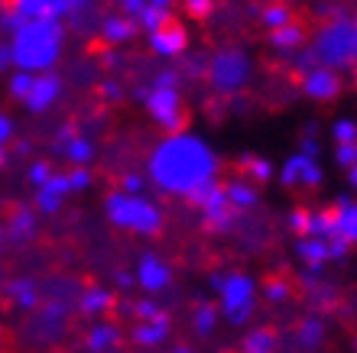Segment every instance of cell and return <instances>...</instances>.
I'll use <instances>...</instances> for the list:
<instances>
[{
  "mask_svg": "<svg viewBox=\"0 0 357 353\" xmlns=\"http://www.w3.org/2000/svg\"><path fill=\"white\" fill-rule=\"evenodd\" d=\"M218 162L215 149L208 146L202 136L195 133H169L166 140L156 143L150 156V178L153 185L176 198H192L202 188L215 185L218 182Z\"/></svg>",
  "mask_w": 357,
  "mask_h": 353,
  "instance_id": "obj_1",
  "label": "cell"
},
{
  "mask_svg": "<svg viewBox=\"0 0 357 353\" xmlns=\"http://www.w3.org/2000/svg\"><path fill=\"white\" fill-rule=\"evenodd\" d=\"M62 46H66L62 19H29L10 33V56L13 68L20 72H52L62 56Z\"/></svg>",
  "mask_w": 357,
  "mask_h": 353,
  "instance_id": "obj_2",
  "label": "cell"
},
{
  "mask_svg": "<svg viewBox=\"0 0 357 353\" xmlns=\"http://www.w3.org/2000/svg\"><path fill=\"white\" fill-rule=\"evenodd\" d=\"M309 65H325L331 72H354L357 68V19L335 13L315 33L309 52L299 58V72Z\"/></svg>",
  "mask_w": 357,
  "mask_h": 353,
  "instance_id": "obj_3",
  "label": "cell"
},
{
  "mask_svg": "<svg viewBox=\"0 0 357 353\" xmlns=\"http://www.w3.org/2000/svg\"><path fill=\"white\" fill-rule=\"evenodd\" d=\"M104 211H107V221L121 230L130 233H143V237H153L160 233L162 227V214L160 207L153 205L146 195H127V191H111L104 198Z\"/></svg>",
  "mask_w": 357,
  "mask_h": 353,
  "instance_id": "obj_4",
  "label": "cell"
},
{
  "mask_svg": "<svg viewBox=\"0 0 357 353\" xmlns=\"http://www.w3.org/2000/svg\"><path fill=\"white\" fill-rule=\"evenodd\" d=\"M146 113L160 123L166 133H178L185 127V111H182V94H178V72L166 68L153 78L146 91H140Z\"/></svg>",
  "mask_w": 357,
  "mask_h": 353,
  "instance_id": "obj_5",
  "label": "cell"
},
{
  "mask_svg": "<svg viewBox=\"0 0 357 353\" xmlns=\"http://www.w3.org/2000/svg\"><path fill=\"white\" fill-rule=\"evenodd\" d=\"M250 74H254V62H250V56H247L244 49H237V46L218 49L205 65V78L211 84V91L225 94V97L244 91L247 84H250Z\"/></svg>",
  "mask_w": 357,
  "mask_h": 353,
  "instance_id": "obj_6",
  "label": "cell"
},
{
  "mask_svg": "<svg viewBox=\"0 0 357 353\" xmlns=\"http://www.w3.org/2000/svg\"><path fill=\"white\" fill-rule=\"evenodd\" d=\"M211 288L221 298V311L234 327H244L254 315V298L257 285L247 272H215L211 276Z\"/></svg>",
  "mask_w": 357,
  "mask_h": 353,
  "instance_id": "obj_7",
  "label": "cell"
},
{
  "mask_svg": "<svg viewBox=\"0 0 357 353\" xmlns=\"http://www.w3.org/2000/svg\"><path fill=\"white\" fill-rule=\"evenodd\" d=\"M91 185V172L82 166H72L68 172H52V178H49L46 185L36 188V205L43 214H56L59 207L66 205L68 195H75V191H85V188Z\"/></svg>",
  "mask_w": 357,
  "mask_h": 353,
  "instance_id": "obj_8",
  "label": "cell"
},
{
  "mask_svg": "<svg viewBox=\"0 0 357 353\" xmlns=\"http://www.w3.org/2000/svg\"><path fill=\"white\" fill-rule=\"evenodd\" d=\"M188 205H195L198 211H202V223H205V230H211V233H227L237 223V211L231 207V201H227L225 185H218V182L202 188L198 195H192Z\"/></svg>",
  "mask_w": 357,
  "mask_h": 353,
  "instance_id": "obj_9",
  "label": "cell"
},
{
  "mask_svg": "<svg viewBox=\"0 0 357 353\" xmlns=\"http://www.w3.org/2000/svg\"><path fill=\"white\" fill-rule=\"evenodd\" d=\"M321 178H325V172H321L319 159L305 156V152H292L282 162V172H280V182L286 188H319Z\"/></svg>",
  "mask_w": 357,
  "mask_h": 353,
  "instance_id": "obj_10",
  "label": "cell"
},
{
  "mask_svg": "<svg viewBox=\"0 0 357 353\" xmlns=\"http://www.w3.org/2000/svg\"><path fill=\"white\" fill-rule=\"evenodd\" d=\"M299 88L309 101H319V104L335 101L341 91V74L325 65H309V68H302V74H299Z\"/></svg>",
  "mask_w": 357,
  "mask_h": 353,
  "instance_id": "obj_11",
  "label": "cell"
},
{
  "mask_svg": "<svg viewBox=\"0 0 357 353\" xmlns=\"http://www.w3.org/2000/svg\"><path fill=\"white\" fill-rule=\"evenodd\" d=\"M29 19H56L52 0H7V7L0 10V26L10 33Z\"/></svg>",
  "mask_w": 357,
  "mask_h": 353,
  "instance_id": "obj_12",
  "label": "cell"
},
{
  "mask_svg": "<svg viewBox=\"0 0 357 353\" xmlns=\"http://www.w3.org/2000/svg\"><path fill=\"white\" fill-rule=\"evenodd\" d=\"M59 94H62L59 74L39 72V74H33V84H29V94L23 97V107H26L29 113H46L49 107L59 101Z\"/></svg>",
  "mask_w": 357,
  "mask_h": 353,
  "instance_id": "obj_13",
  "label": "cell"
},
{
  "mask_svg": "<svg viewBox=\"0 0 357 353\" xmlns=\"http://www.w3.org/2000/svg\"><path fill=\"white\" fill-rule=\"evenodd\" d=\"M146 39H150V49L160 58H178L182 52H185V46H188L185 26H182V23H176V19H169V23H162L160 29L146 33Z\"/></svg>",
  "mask_w": 357,
  "mask_h": 353,
  "instance_id": "obj_14",
  "label": "cell"
},
{
  "mask_svg": "<svg viewBox=\"0 0 357 353\" xmlns=\"http://www.w3.org/2000/svg\"><path fill=\"white\" fill-rule=\"evenodd\" d=\"M133 279H137V285L146 288L150 295H156L162 288H169L172 269H169V262L160 260L156 253H143L140 262H137V269H133Z\"/></svg>",
  "mask_w": 357,
  "mask_h": 353,
  "instance_id": "obj_15",
  "label": "cell"
},
{
  "mask_svg": "<svg viewBox=\"0 0 357 353\" xmlns=\"http://www.w3.org/2000/svg\"><path fill=\"white\" fill-rule=\"evenodd\" d=\"M56 146L62 149V156H66L72 166L88 168V162L94 159V143L88 140V136H82L75 127H62L56 136Z\"/></svg>",
  "mask_w": 357,
  "mask_h": 353,
  "instance_id": "obj_16",
  "label": "cell"
},
{
  "mask_svg": "<svg viewBox=\"0 0 357 353\" xmlns=\"http://www.w3.org/2000/svg\"><path fill=\"white\" fill-rule=\"evenodd\" d=\"M296 253H299V260L309 266V272H319L325 262L335 260V253H331V237H299Z\"/></svg>",
  "mask_w": 357,
  "mask_h": 353,
  "instance_id": "obj_17",
  "label": "cell"
},
{
  "mask_svg": "<svg viewBox=\"0 0 357 353\" xmlns=\"http://www.w3.org/2000/svg\"><path fill=\"white\" fill-rule=\"evenodd\" d=\"M169 315L166 311H160L156 317H150V321H140V324L133 327V344L137 347H160L166 337H169Z\"/></svg>",
  "mask_w": 357,
  "mask_h": 353,
  "instance_id": "obj_18",
  "label": "cell"
},
{
  "mask_svg": "<svg viewBox=\"0 0 357 353\" xmlns=\"http://www.w3.org/2000/svg\"><path fill=\"white\" fill-rule=\"evenodd\" d=\"M225 195L234 211H254V207L260 205V191H257V185L247 182V178H231L225 185Z\"/></svg>",
  "mask_w": 357,
  "mask_h": 353,
  "instance_id": "obj_19",
  "label": "cell"
},
{
  "mask_svg": "<svg viewBox=\"0 0 357 353\" xmlns=\"http://www.w3.org/2000/svg\"><path fill=\"white\" fill-rule=\"evenodd\" d=\"M133 33H137V23H133L127 13H114V17H107L101 23V39L107 42V46H123V42H130Z\"/></svg>",
  "mask_w": 357,
  "mask_h": 353,
  "instance_id": "obj_20",
  "label": "cell"
},
{
  "mask_svg": "<svg viewBox=\"0 0 357 353\" xmlns=\"http://www.w3.org/2000/svg\"><path fill=\"white\" fill-rule=\"evenodd\" d=\"M335 237H341L344 243H357V201L341 198L335 207Z\"/></svg>",
  "mask_w": 357,
  "mask_h": 353,
  "instance_id": "obj_21",
  "label": "cell"
},
{
  "mask_svg": "<svg viewBox=\"0 0 357 353\" xmlns=\"http://www.w3.org/2000/svg\"><path fill=\"white\" fill-rule=\"evenodd\" d=\"M111 308H114V295L101 285H88L85 292L78 295V311L88 317H98V315H104V311H111Z\"/></svg>",
  "mask_w": 357,
  "mask_h": 353,
  "instance_id": "obj_22",
  "label": "cell"
},
{
  "mask_svg": "<svg viewBox=\"0 0 357 353\" xmlns=\"http://www.w3.org/2000/svg\"><path fill=\"white\" fill-rule=\"evenodd\" d=\"M121 327L117 324H94L85 334V347L88 353H111L114 347L121 344Z\"/></svg>",
  "mask_w": 357,
  "mask_h": 353,
  "instance_id": "obj_23",
  "label": "cell"
},
{
  "mask_svg": "<svg viewBox=\"0 0 357 353\" xmlns=\"http://www.w3.org/2000/svg\"><path fill=\"white\" fill-rule=\"evenodd\" d=\"M270 42L276 52L292 56V52H299L302 42H305V29H302L299 23H286V26H280V29H270Z\"/></svg>",
  "mask_w": 357,
  "mask_h": 353,
  "instance_id": "obj_24",
  "label": "cell"
},
{
  "mask_svg": "<svg viewBox=\"0 0 357 353\" xmlns=\"http://www.w3.org/2000/svg\"><path fill=\"white\" fill-rule=\"evenodd\" d=\"M7 295H10V301L17 308H23V311H33V308L39 305V285L33 279H13L7 285Z\"/></svg>",
  "mask_w": 357,
  "mask_h": 353,
  "instance_id": "obj_25",
  "label": "cell"
},
{
  "mask_svg": "<svg viewBox=\"0 0 357 353\" xmlns=\"http://www.w3.org/2000/svg\"><path fill=\"white\" fill-rule=\"evenodd\" d=\"M276 347H280V340H276V331H270V327H254L241 340L244 353H276Z\"/></svg>",
  "mask_w": 357,
  "mask_h": 353,
  "instance_id": "obj_26",
  "label": "cell"
},
{
  "mask_svg": "<svg viewBox=\"0 0 357 353\" xmlns=\"http://www.w3.org/2000/svg\"><path fill=\"white\" fill-rule=\"evenodd\" d=\"M321 340H325V324L319 317H305L299 324V331H296V344L302 350H315V347H321Z\"/></svg>",
  "mask_w": 357,
  "mask_h": 353,
  "instance_id": "obj_27",
  "label": "cell"
},
{
  "mask_svg": "<svg viewBox=\"0 0 357 353\" xmlns=\"http://www.w3.org/2000/svg\"><path fill=\"white\" fill-rule=\"evenodd\" d=\"M7 233L13 237V240H29V237L36 233V217H33V211H26V207H17V211L10 214Z\"/></svg>",
  "mask_w": 357,
  "mask_h": 353,
  "instance_id": "obj_28",
  "label": "cell"
},
{
  "mask_svg": "<svg viewBox=\"0 0 357 353\" xmlns=\"http://www.w3.org/2000/svg\"><path fill=\"white\" fill-rule=\"evenodd\" d=\"M241 166H244L247 178H254V182H270V178L276 175V168H273L270 159H260V156H244Z\"/></svg>",
  "mask_w": 357,
  "mask_h": 353,
  "instance_id": "obj_29",
  "label": "cell"
},
{
  "mask_svg": "<svg viewBox=\"0 0 357 353\" xmlns=\"http://www.w3.org/2000/svg\"><path fill=\"white\" fill-rule=\"evenodd\" d=\"M260 19H264L266 29H280V26H286V23H292V10L276 0V3H266V7L260 10Z\"/></svg>",
  "mask_w": 357,
  "mask_h": 353,
  "instance_id": "obj_30",
  "label": "cell"
},
{
  "mask_svg": "<svg viewBox=\"0 0 357 353\" xmlns=\"http://www.w3.org/2000/svg\"><path fill=\"white\" fill-rule=\"evenodd\" d=\"M215 324H218V308L215 305H198L195 308V331L202 337H208V334H215Z\"/></svg>",
  "mask_w": 357,
  "mask_h": 353,
  "instance_id": "obj_31",
  "label": "cell"
},
{
  "mask_svg": "<svg viewBox=\"0 0 357 353\" xmlns=\"http://www.w3.org/2000/svg\"><path fill=\"white\" fill-rule=\"evenodd\" d=\"M331 140H335V146L357 143V120H351V117H341V120H335V123H331Z\"/></svg>",
  "mask_w": 357,
  "mask_h": 353,
  "instance_id": "obj_32",
  "label": "cell"
},
{
  "mask_svg": "<svg viewBox=\"0 0 357 353\" xmlns=\"http://www.w3.org/2000/svg\"><path fill=\"white\" fill-rule=\"evenodd\" d=\"M91 7V0H52V13L56 19H66V17H78Z\"/></svg>",
  "mask_w": 357,
  "mask_h": 353,
  "instance_id": "obj_33",
  "label": "cell"
},
{
  "mask_svg": "<svg viewBox=\"0 0 357 353\" xmlns=\"http://www.w3.org/2000/svg\"><path fill=\"white\" fill-rule=\"evenodd\" d=\"M29 84H33V72H20V68H17V72L10 74L7 88H10V94H13V97L23 104V97L29 94Z\"/></svg>",
  "mask_w": 357,
  "mask_h": 353,
  "instance_id": "obj_34",
  "label": "cell"
},
{
  "mask_svg": "<svg viewBox=\"0 0 357 353\" xmlns=\"http://www.w3.org/2000/svg\"><path fill=\"white\" fill-rule=\"evenodd\" d=\"M264 298L266 301H273V305H280V301H286L289 298V282H282V279H270L264 285Z\"/></svg>",
  "mask_w": 357,
  "mask_h": 353,
  "instance_id": "obj_35",
  "label": "cell"
},
{
  "mask_svg": "<svg viewBox=\"0 0 357 353\" xmlns=\"http://www.w3.org/2000/svg\"><path fill=\"white\" fill-rule=\"evenodd\" d=\"M26 178L29 182H33V185H46L49 178H52V166H49V162H33V166L26 168Z\"/></svg>",
  "mask_w": 357,
  "mask_h": 353,
  "instance_id": "obj_36",
  "label": "cell"
},
{
  "mask_svg": "<svg viewBox=\"0 0 357 353\" xmlns=\"http://www.w3.org/2000/svg\"><path fill=\"white\" fill-rule=\"evenodd\" d=\"M121 191H127V195H143V191H146V178L137 175V172H127V175L121 178Z\"/></svg>",
  "mask_w": 357,
  "mask_h": 353,
  "instance_id": "obj_37",
  "label": "cell"
},
{
  "mask_svg": "<svg viewBox=\"0 0 357 353\" xmlns=\"http://www.w3.org/2000/svg\"><path fill=\"white\" fill-rule=\"evenodd\" d=\"M211 10H215V0H185V13L195 19L211 17Z\"/></svg>",
  "mask_w": 357,
  "mask_h": 353,
  "instance_id": "obj_38",
  "label": "cell"
},
{
  "mask_svg": "<svg viewBox=\"0 0 357 353\" xmlns=\"http://www.w3.org/2000/svg\"><path fill=\"white\" fill-rule=\"evenodd\" d=\"M335 162L344 168H351L357 162V143H344V146H335Z\"/></svg>",
  "mask_w": 357,
  "mask_h": 353,
  "instance_id": "obj_39",
  "label": "cell"
},
{
  "mask_svg": "<svg viewBox=\"0 0 357 353\" xmlns=\"http://www.w3.org/2000/svg\"><path fill=\"white\" fill-rule=\"evenodd\" d=\"M305 227H309V207H296V211H289V230H296L299 237H305Z\"/></svg>",
  "mask_w": 357,
  "mask_h": 353,
  "instance_id": "obj_40",
  "label": "cell"
},
{
  "mask_svg": "<svg viewBox=\"0 0 357 353\" xmlns=\"http://www.w3.org/2000/svg\"><path fill=\"white\" fill-rule=\"evenodd\" d=\"M160 311H162V308L156 305V301H150V298H146V301H137V305H133V315L140 317V321H150V317H156Z\"/></svg>",
  "mask_w": 357,
  "mask_h": 353,
  "instance_id": "obj_41",
  "label": "cell"
},
{
  "mask_svg": "<svg viewBox=\"0 0 357 353\" xmlns=\"http://www.w3.org/2000/svg\"><path fill=\"white\" fill-rule=\"evenodd\" d=\"M10 140H13V120L7 113H0V146H7Z\"/></svg>",
  "mask_w": 357,
  "mask_h": 353,
  "instance_id": "obj_42",
  "label": "cell"
},
{
  "mask_svg": "<svg viewBox=\"0 0 357 353\" xmlns=\"http://www.w3.org/2000/svg\"><path fill=\"white\" fill-rule=\"evenodd\" d=\"M7 68H13V56H10V42H7V46H0V72H7Z\"/></svg>",
  "mask_w": 357,
  "mask_h": 353,
  "instance_id": "obj_43",
  "label": "cell"
},
{
  "mask_svg": "<svg viewBox=\"0 0 357 353\" xmlns=\"http://www.w3.org/2000/svg\"><path fill=\"white\" fill-rule=\"evenodd\" d=\"M101 94H104V97H107V101H117V97H121V88H117V84H114V81H107V84H104V88H101Z\"/></svg>",
  "mask_w": 357,
  "mask_h": 353,
  "instance_id": "obj_44",
  "label": "cell"
},
{
  "mask_svg": "<svg viewBox=\"0 0 357 353\" xmlns=\"http://www.w3.org/2000/svg\"><path fill=\"white\" fill-rule=\"evenodd\" d=\"M117 282H121L123 288H130L137 279H133V272H117Z\"/></svg>",
  "mask_w": 357,
  "mask_h": 353,
  "instance_id": "obj_45",
  "label": "cell"
},
{
  "mask_svg": "<svg viewBox=\"0 0 357 353\" xmlns=\"http://www.w3.org/2000/svg\"><path fill=\"white\" fill-rule=\"evenodd\" d=\"M348 182H351V185H354V188H357V162H354V166H351V168H348Z\"/></svg>",
  "mask_w": 357,
  "mask_h": 353,
  "instance_id": "obj_46",
  "label": "cell"
},
{
  "mask_svg": "<svg viewBox=\"0 0 357 353\" xmlns=\"http://www.w3.org/2000/svg\"><path fill=\"white\" fill-rule=\"evenodd\" d=\"M172 353H195V350H188V347H178V350H172Z\"/></svg>",
  "mask_w": 357,
  "mask_h": 353,
  "instance_id": "obj_47",
  "label": "cell"
},
{
  "mask_svg": "<svg viewBox=\"0 0 357 353\" xmlns=\"http://www.w3.org/2000/svg\"><path fill=\"white\" fill-rule=\"evenodd\" d=\"M0 162H3V146H0Z\"/></svg>",
  "mask_w": 357,
  "mask_h": 353,
  "instance_id": "obj_48",
  "label": "cell"
},
{
  "mask_svg": "<svg viewBox=\"0 0 357 353\" xmlns=\"http://www.w3.org/2000/svg\"><path fill=\"white\" fill-rule=\"evenodd\" d=\"M354 88H357V68H354Z\"/></svg>",
  "mask_w": 357,
  "mask_h": 353,
  "instance_id": "obj_49",
  "label": "cell"
},
{
  "mask_svg": "<svg viewBox=\"0 0 357 353\" xmlns=\"http://www.w3.org/2000/svg\"><path fill=\"white\" fill-rule=\"evenodd\" d=\"M266 3H276V0H266Z\"/></svg>",
  "mask_w": 357,
  "mask_h": 353,
  "instance_id": "obj_50",
  "label": "cell"
},
{
  "mask_svg": "<svg viewBox=\"0 0 357 353\" xmlns=\"http://www.w3.org/2000/svg\"><path fill=\"white\" fill-rule=\"evenodd\" d=\"M121 3H130V0H121Z\"/></svg>",
  "mask_w": 357,
  "mask_h": 353,
  "instance_id": "obj_51",
  "label": "cell"
},
{
  "mask_svg": "<svg viewBox=\"0 0 357 353\" xmlns=\"http://www.w3.org/2000/svg\"><path fill=\"white\" fill-rule=\"evenodd\" d=\"M0 233H3V230H0Z\"/></svg>",
  "mask_w": 357,
  "mask_h": 353,
  "instance_id": "obj_52",
  "label": "cell"
}]
</instances>
